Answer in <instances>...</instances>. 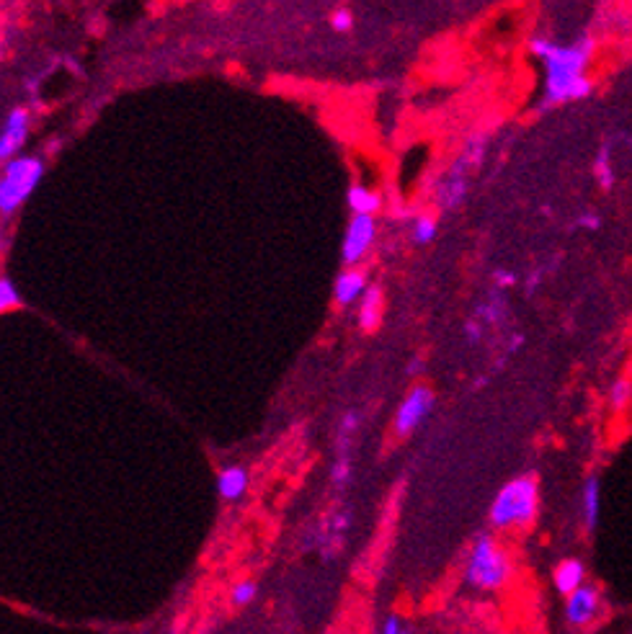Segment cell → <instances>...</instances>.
<instances>
[{
  "label": "cell",
  "instance_id": "cell-1",
  "mask_svg": "<svg viewBox=\"0 0 632 634\" xmlns=\"http://www.w3.org/2000/svg\"><path fill=\"white\" fill-rule=\"evenodd\" d=\"M527 47L545 65V86H542V101L537 109L547 111L591 96L594 80L589 75V65L594 60L596 42L589 34H581L573 42L532 37Z\"/></svg>",
  "mask_w": 632,
  "mask_h": 634
},
{
  "label": "cell",
  "instance_id": "cell-2",
  "mask_svg": "<svg viewBox=\"0 0 632 634\" xmlns=\"http://www.w3.org/2000/svg\"><path fill=\"white\" fill-rule=\"evenodd\" d=\"M465 583L473 591L480 593H498L509 586L514 578V560H511L509 549L498 542L496 534L491 531H480L467 547L465 557Z\"/></svg>",
  "mask_w": 632,
  "mask_h": 634
},
{
  "label": "cell",
  "instance_id": "cell-3",
  "mask_svg": "<svg viewBox=\"0 0 632 634\" xmlns=\"http://www.w3.org/2000/svg\"><path fill=\"white\" fill-rule=\"evenodd\" d=\"M540 511V480L534 472L511 477L493 495L488 508V521L496 531L529 529Z\"/></svg>",
  "mask_w": 632,
  "mask_h": 634
},
{
  "label": "cell",
  "instance_id": "cell-4",
  "mask_svg": "<svg viewBox=\"0 0 632 634\" xmlns=\"http://www.w3.org/2000/svg\"><path fill=\"white\" fill-rule=\"evenodd\" d=\"M44 176V160L37 155L13 158L0 171V214H13L29 202Z\"/></svg>",
  "mask_w": 632,
  "mask_h": 634
},
{
  "label": "cell",
  "instance_id": "cell-5",
  "mask_svg": "<svg viewBox=\"0 0 632 634\" xmlns=\"http://www.w3.org/2000/svg\"><path fill=\"white\" fill-rule=\"evenodd\" d=\"M431 410H434V390L429 385L411 387V392L403 397V403H400L398 413H395L393 431L398 436H411L429 418Z\"/></svg>",
  "mask_w": 632,
  "mask_h": 634
},
{
  "label": "cell",
  "instance_id": "cell-6",
  "mask_svg": "<svg viewBox=\"0 0 632 634\" xmlns=\"http://www.w3.org/2000/svg\"><path fill=\"white\" fill-rule=\"evenodd\" d=\"M602 604H604L602 591H599L596 586H591V583H586V586H581L576 593H571V596L565 598V604H563L565 624H568L571 629L591 627V624L599 619V614H602Z\"/></svg>",
  "mask_w": 632,
  "mask_h": 634
},
{
  "label": "cell",
  "instance_id": "cell-7",
  "mask_svg": "<svg viewBox=\"0 0 632 634\" xmlns=\"http://www.w3.org/2000/svg\"><path fill=\"white\" fill-rule=\"evenodd\" d=\"M375 235H377L375 217H351L349 225H346L344 248H341L346 269H356V266L364 261L369 248L375 245Z\"/></svg>",
  "mask_w": 632,
  "mask_h": 634
},
{
  "label": "cell",
  "instance_id": "cell-8",
  "mask_svg": "<svg viewBox=\"0 0 632 634\" xmlns=\"http://www.w3.org/2000/svg\"><path fill=\"white\" fill-rule=\"evenodd\" d=\"M473 171L470 165L462 158L455 160V165L444 173V178L436 186V204L442 212H455L465 204L467 191H470V181H467V173Z\"/></svg>",
  "mask_w": 632,
  "mask_h": 634
},
{
  "label": "cell",
  "instance_id": "cell-9",
  "mask_svg": "<svg viewBox=\"0 0 632 634\" xmlns=\"http://www.w3.org/2000/svg\"><path fill=\"white\" fill-rule=\"evenodd\" d=\"M26 137H29V111L19 106L6 116L0 129V160L8 163L16 158V153H21V147L26 145Z\"/></svg>",
  "mask_w": 632,
  "mask_h": 634
},
{
  "label": "cell",
  "instance_id": "cell-10",
  "mask_svg": "<svg viewBox=\"0 0 632 634\" xmlns=\"http://www.w3.org/2000/svg\"><path fill=\"white\" fill-rule=\"evenodd\" d=\"M367 289V271L356 266V269H346L344 274L338 276L336 284H333V299H336L338 307H349L354 305V302H359Z\"/></svg>",
  "mask_w": 632,
  "mask_h": 634
},
{
  "label": "cell",
  "instance_id": "cell-11",
  "mask_svg": "<svg viewBox=\"0 0 632 634\" xmlns=\"http://www.w3.org/2000/svg\"><path fill=\"white\" fill-rule=\"evenodd\" d=\"M586 575L589 573H586L583 560H578V557H565V560H560L553 570L555 591L563 598H568L571 593H576L578 588L586 586Z\"/></svg>",
  "mask_w": 632,
  "mask_h": 634
},
{
  "label": "cell",
  "instance_id": "cell-12",
  "mask_svg": "<svg viewBox=\"0 0 632 634\" xmlns=\"http://www.w3.org/2000/svg\"><path fill=\"white\" fill-rule=\"evenodd\" d=\"M599 516H602V482L599 477L589 475L581 488V519L583 529L596 531L599 526Z\"/></svg>",
  "mask_w": 632,
  "mask_h": 634
},
{
  "label": "cell",
  "instance_id": "cell-13",
  "mask_svg": "<svg viewBox=\"0 0 632 634\" xmlns=\"http://www.w3.org/2000/svg\"><path fill=\"white\" fill-rule=\"evenodd\" d=\"M248 482H251V477H248L246 467L230 464V467H225V470L217 475V493H220L222 500L235 503V500H240L243 495H246Z\"/></svg>",
  "mask_w": 632,
  "mask_h": 634
},
{
  "label": "cell",
  "instance_id": "cell-14",
  "mask_svg": "<svg viewBox=\"0 0 632 634\" xmlns=\"http://www.w3.org/2000/svg\"><path fill=\"white\" fill-rule=\"evenodd\" d=\"M346 204H349L354 217H375L382 209V196L375 189L364 186V183H351Z\"/></svg>",
  "mask_w": 632,
  "mask_h": 634
},
{
  "label": "cell",
  "instance_id": "cell-15",
  "mask_svg": "<svg viewBox=\"0 0 632 634\" xmlns=\"http://www.w3.org/2000/svg\"><path fill=\"white\" fill-rule=\"evenodd\" d=\"M382 305H385L382 287H377V284H369V289L364 292V297L359 299V325H362V330L372 333V330L380 328Z\"/></svg>",
  "mask_w": 632,
  "mask_h": 634
},
{
  "label": "cell",
  "instance_id": "cell-16",
  "mask_svg": "<svg viewBox=\"0 0 632 634\" xmlns=\"http://www.w3.org/2000/svg\"><path fill=\"white\" fill-rule=\"evenodd\" d=\"M594 178L596 183L602 186V191H612L614 186V163H612V150L609 145L599 147V153L594 158Z\"/></svg>",
  "mask_w": 632,
  "mask_h": 634
},
{
  "label": "cell",
  "instance_id": "cell-17",
  "mask_svg": "<svg viewBox=\"0 0 632 634\" xmlns=\"http://www.w3.org/2000/svg\"><path fill=\"white\" fill-rule=\"evenodd\" d=\"M607 400H609V408H612L614 413H622V410L632 403V379L627 377L614 379L612 387H609Z\"/></svg>",
  "mask_w": 632,
  "mask_h": 634
},
{
  "label": "cell",
  "instance_id": "cell-18",
  "mask_svg": "<svg viewBox=\"0 0 632 634\" xmlns=\"http://www.w3.org/2000/svg\"><path fill=\"white\" fill-rule=\"evenodd\" d=\"M436 230H439V222H436L434 214H418L413 220L411 238L416 245H429L436 238Z\"/></svg>",
  "mask_w": 632,
  "mask_h": 634
},
{
  "label": "cell",
  "instance_id": "cell-19",
  "mask_svg": "<svg viewBox=\"0 0 632 634\" xmlns=\"http://www.w3.org/2000/svg\"><path fill=\"white\" fill-rule=\"evenodd\" d=\"M475 317L483 325H498L506 317V302L501 297H491V302L475 307Z\"/></svg>",
  "mask_w": 632,
  "mask_h": 634
},
{
  "label": "cell",
  "instance_id": "cell-20",
  "mask_svg": "<svg viewBox=\"0 0 632 634\" xmlns=\"http://www.w3.org/2000/svg\"><path fill=\"white\" fill-rule=\"evenodd\" d=\"M258 596V583L256 580H238L233 588H230V604L235 606V609H243V606L253 604Z\"/></svg>",
  "mask_w": 632,
  "mask_h": 634
},
{
  "label": "cell",
  "instance_id": "cell-21",
  "mask_svg": "<svg viewBox=\"0 0 632 634\" xmlns=\"http://www.w3.org/2000/svg\"><path fill=\"white\" fill-rule=\"evenodd\" d=\"M21 305V294L19 289H16V284H13L11 279H0V315L8 310H16V307Z\"/></svg>",
  "mask_w": 632,
  "mask_h": 634
},
{
  "label": "cell",
  "instance_id": "cell-22",
  "mask_svg": "<svg viewBox=\"0 0 632 634\" xmlns=\"http://www.w3.org/2000/svg\"><path fill=\"white\" fill-rule=\"evenodd\" d=\"M351 472H354L351 470V457H338L331 470V482L336 488H346L351 482Z\"/></svg>",
  "mask_w": 632,
  "mask_h": 634
},
{
  "label": "cell",
  "instance_id": "cell-23",
  "mask_svg": "<svg viewBox=\"0 0 632 634\" xmlns=\"http://www.w3.org/2000/svg\"><path fill=\"white\" fill-rule=\"evenodd\" d=\"M331 29L341 31V34H346V31L354 29V13H351L349 8H338V11H333L331 13Z\"/></svg>",
  "mask_w": 632,
  "mask_h": 634
},
{
  "label": "cell",
  "instance_id": "cell-24",
  "mask_svg": "<svg viewBox=\"0 0 632 634\" xmlns=\"http://www.w3.org/2000/svg\"><path fill=\"white\" fill-rule=\"evenodd\" d=\"M359 428V413L356 410H349V413L341 418V426H338V439H351Z\"/></svg>",
  "mask_w": 632,
  "mask_h": 634
},
{
  "label": "cell",
  "instance_id": "cell-25",
  "mask_svg": "<svg viewBox=\"0 0 632 634\" xmlns=\"http://www.w3.org/2000/svg\"><path fill=\"white\" fill-rule=\"evenodd\" d=\"M377 634H416V632H411V629L403 624V619H400L398 614H393V616H387L385 622H382L380 632Z\"/></svg>",
  "mask_w": 632,
  "mask_h": 634
},
{
  "label": "cell",
  "instance_id": "cell-26",
  "mask_svg": "<svg viewBox=\"0 0 632 634\" xmlns=\"http://www.w3.org/2000/svg\"><path fill=\"white\" fill-rule=\"evenodd\" d=\"M516 284V274L509 269H496L493 271V287L496 289H509Z\"/></svg>",
  "mask_w": 632,
  "mask_h": 634
},
{
  "label": "cell",
  "instance_id": "cell-27",
  "mask_svg": "<svg viewBox=\"0 0 632 634\" xmlns=\"http://www.w3.org/2000/svg\"><path fill=\"white\" fill-rule=\"evenodd\" d=\"M465 336L470 343H480V338H483V323H480L478 317H470V320H467Z\"/></svg>",
  "mask_w": 632,
  "mask_h": 634
},
{
  "label": "cell",
  "instance_id": "cell-28",
  "mask_svg": "<svg viewBox=\"0 0 632 634\" xmlns=\"http://www.w3.org/2000/svg\"><path fill=\"white\" fill-rule=\"evenodd\" d=\"M576 225L583 227V230H599V227H602V217L596 212H583L578 214Z\"/></svg>",
  "mask_w": 632,
  "mask_h": 634
},
{
  "label": "cell",
  "instance_id": "cell-29",
  "mask_svg": "<svg viewBox=\"0 0 632 634\" xmlns=\"http://www.w3.org/2000/svg\"><path fill=\"white\" fill-rule=\"evenodd\" d=\"M522 346H524V336H522V333H519V336L511 338V343H509V356L516 354V351H519V348H522Z\"/></svg>",
  "mask_w": 632,
  "mask_h": 634
},
{
  "label": "cell",
  "instance_id": "cell-30",
  "mask_svg": "<svg viewBox=\"0 0 632 634\" xmlns=\"http://www.w3.org/2000/svg\"><path fill=\"white\" fill-rule=\"evenodd\" d=\"M421 372H424V361H421V359H416L411 366H408V374H413V377H416V374H421Z\"/></svg>",
  "mask_w": 632,
  "mask_h": 634
}]
</instances>
